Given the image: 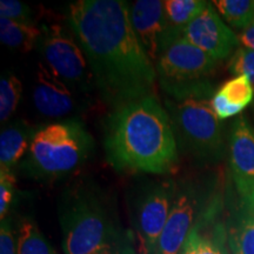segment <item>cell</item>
Instances as JSON below:
<instances>
[{
    "mask_svg": "<svg viewBox=\"0 0 254 254\" xmlns=\"http://www.w3.org/2000/svg\"><path fill=\"white\" fill-rule=\"evenodd\" d=\"M67 18L105 103L118 109L153 94L157 71L133 31L126 1L78 0Z\"/></svg>",
    "mask_w": 254,
    "mask_h": 254,
    "instance_id": "6da1fadb",
    "label": "cell"
},
{
    "mask_svg": "<svg viewBox=\"0 0 254 254\" xmlns=\"http://www.w3.org/2000/svg\"><path fill=\"white\" fill-rule=\"evenodd\" d=\"M104 147L116 170L133 172H170L179 155L170 116L153 94L114 109L105 124Z\"/></svg>",
    "mask_w": 254,
    "mask_h": 254,
    "instance_id": "7a4b0ae2",
    "label": "cell"
},
{
    "mask_svg": "<svg viewBox=\"0 0 254 254\" xmlns=\"http://www.w3.org/2000/svg\"><path fill=\"white\" fill-rule=\"evenodd\" d=\"M59 220L65 254H135L126 231L99 190L77 185L64 193Z\"/></svg>",
    "mask_w": 254,
    "mask_h": 254,
    "instance_id": "3957f363",
    "label": "cell"
},
{
    "mask_svg": "<svg viewBox=\"0 0 254 254\" xmlns=\"http://www.w3.org/2000/svg\"><path fill=\"white\" fill-rule=\"evenodd\" d=\"M93 148V138L84 124L77 119L62 120L37 129L20 167L36 179H58L77 171Z\"/></svg>",
    "mask_w": 254,
    "mask_h": 254,
    "instance_id": "277c9868",
    "label": "cell"
},
{
    "mask_svg": "<svg viewBox=\"0 0 254 254\" xmlns=\"http://www.w3.org/2000/svg\"><path fill=\"white\" fill-rule=\"evenodd\" d=\"M217 64L218 60L178 36L161 51L155 71L160 87L168 98L180 100L193 95H214L209 77Z\"/></svg>",
    "mask_w": 254,
    "mask_h": 254,
    "instance_id": "5b68a950",
    "label": "cell"
},
{
    "mask_svg": "<svg viewBox=\"0 0 254 254\" xmlns=\"http://www.w3.org/2000/svg\"><path fill=\"white\" fill-rule=\"evenodd\" d=\"M213 95L165 101L178 147L201 161H217L224 153L220 119L212 109Z\"/></svg>",
    "mask_w": 254,
    "mask_h": 254,
    "instance_id": "8992f818",
    "label": "cell"
},
{
    "mask_svg": "<svg viewBox=\"0 0 254 254\" xmlns=\"http://www.w3.org/2000/svg\"><path fill=\"white\" fill-rule=\"evenodd\" d=\"M215 196L212 183L189 178L177 184V194L154 254H180L196 222Z\"/></svg>",
    "mask_w": 254,
    "mask_h": 254,
    "instance_id": "52a82bcc",
    "label": "cell"
},
{
    "mask_svg": "<svg viewBox=\"0 0 254 254\" xmlns=\"http://www.w3.org/2000/svg\"><path fill=\"white\" fill-rule=\"evenodd\" d=\"M177 194L172 180L152 182L136 190L132 200V222L138 254H154Z\"/></svg>",
    "mask_w": 254,
    "mask_h": 254,
    "instance_id": "ba28073f",
    "label": "cell"
},
{
    "mask_svg": "<svg viewBox=\"0 0 254 254\" xmlns=\"http://www.w3.org/2000/svg\"><path fill=\"white\" fill-rule=\"evenodd\" d=\"M38 50L47 68L69 87L88 92L94 82L84 51L78 40L71 37L60 25H47L41 28Z\"/></svg>",
    "mask_w": 254,
    "mask_h": 254,
    "instance_id": "9c48e42d",
    "label": "cell"
},
{
    "mask_svg": "<svg viewBox=\"0 0 254 254\" xmlns=\"http://www.w3.org/2000/svg\"><path fill=\"white\" fill-rule=\"evenodd\" d=\"M182 36L215 60L226 59L239 49V37L222 21L213 2L187 25Z\"/></svg>",
    "mask_w": 254,
    "mask_h": 254,
    "instance_id": "30bf717a",
    "label": "cell"
},
{
    "mask_svg": "<svg viewBox=\"0 0 254 254\" xmlns=\"http://www.w3.org/2000/svg\"><path fill=\"white\" fill-rule=\"evenodd\" d=\"M128 8L133 31L155 66L164 47L180 34L173 32L168 25L164 1L138 0L128 5Z\"/></svg>",
    "mask_w": 254,
    "mask_h": 254,
    "instance_id": "8fae6325",
    "label": "cell"
},
{
    "mask_svg": "<svg viewBox=\"0 0 254 254\" xmlns=\"http://www.w3.org/2000/svg\"><path fill=\"white\" fill-rule=\"evenodd\" d=\"M32 98L36 110L46 118H65L79 109L72 88L57 78L44 64L38 65Z\"/></svg>",
    "mask_w": 254,
    "mask_h": 254,
    "instance_id": "7c38bea8",
    "label": "cell"
},
{
    "mask_svg": "<svg viewBox=\"0 0 254 254\" xmlns=\"http://www.w3.org/2000/svg\"><path fill=\"white\" fill-rule=\"evenodd\" d=\"M230 165L240 196L254 193V128L244 117H238L232 126Z\"/></svg>",
    "mask_w": 254,
    "mask_h": 254,
    "instance_id": "4fadbf2b",
    "label": "cell"
},
{
    "mask_svg": "<svg viewBox=\"0 0 254 254\" xmlns=\"http://www.w3.org/2000/svg\"><path fill=\"white\" fill-rule=\"evenodd\" d=\"M218 205L215 198L190 233L180 254H230L224 226L214 221Z\"/></svg>",
    "mask_w": 254,
    "mask_h": 254,
    "instance_id": "5bb4252c",
    "label": "cell"
},
{
    "mask_svg": "<svg viewBox=\"0 0 254 254\" xmlns=\"http://www.w3.org/2000/svg\"><path fill=\"white\" fill-rule=\"evenodd\" d=\"M37 127L26 122H15L0 133V168L13 171L19 161L25 158L30 148Z\"/></svg>",
    "mask_w": 254,
    "mask_h": 254,
    "instance_id": "9a60e30c",
    "label": "cell"
},
{
    "mask_svg": "<svg viewBox=\"0 0 254 254\" xmlns=\"http://www.w3.org/2000/svg\"><path fill=\"white\" fill-rule=\"evenodd\" d=\"M228 228V245L232 254H254V193L240 196Z\"/></svg>",
    "mask_w": 254,
    "mask_h": 254,
    "instance_id": "2e32d148",
    "label": "cell"
},
{
    "mask_svg": "<svg viewBox=\"0 0 254 254\" xmlns=\"http://www.w3.org/2000/svg\"><path fill=\"white\" fill-rule=\"evenodd\" d=\"M41 37L36 24H24L0 17V39L4 45L24 52L33 50Z\"/></svg>",
    "mask_w": 254,
    "mask_h": 254,
    "instance_id": "e0dca14e",
    "label": "cell"
},
{
    "mask_svg": "<svg viewBox=\"0 0 254 254\" xmlns=\"http://www.w3.org/2000/svg\"><path fill=\"white\" fill-rule=\"evenodd\" d=\"M208 5L204 0H166L164 8L168 25L173 32L182 36L193 19L198 17Z\"/></svg>",
    "mask_w": 254,
    "mask_h": 254,
    "instance_id": "ac0fdd59",
    "label": "cell"
},
{
    "mask_svg": "<svg viewBox=\"0 0 254 254\" xmlns=\"http://www.w3.org/2000/svg\"><path fill=\"white\" fill-rule=\"evenodd\" d=\"M18 254H58L33 220H23L17 237Z\"/></svg>",
    "mask_w": 254,
    "mask_h": 254,
    "instance_id": "d6986e66",
    "label": "cell"
},
{
    "mask_svg": "<svg viewBox=\"0 0 254 254\" xmlns=\"http://www.w3.org/2000/svg\"><path fill=\"white\" fill-rule=\"evenodd\" d=\"M213 5L231 26L245 30L254 21V0H215Z\"/></svg>",
    "mask_w": 254,
    "mask_h": 254,
    "instance_id": "ffe728a7",
    "label": "cell"
},
{
    "mask_svg": "<svg viewBox=\"0 0 254 254\" xmlns=\"http://www.w3.org/2000/svg\"><path fill=\"white\" fill-rule=\"evenodd\" d=\"M23 85L19 78L12 73H6L0 80V122H7L15 112L20 101Z\"/></svg>",
    "mask_w": 254,
    "mask_h": 254,
    "instance_id": "44dd1931",
    "label": "cell"
},
{
    "mask_svg": "<svg viewBox=\"0 0 254 254\" xmlns=\"http://www.w3.org/2000/svg\"><path fill=\"white\" fill-rule=\"evenodd\" d=\"M228 103L245 110L252 103L254 87L247 75L241 74L230 79L218 90Z\"/></svg>",
    "mask_w": 254,
    "mask_h": 254,
    "instance_id": "7402d4cb",
    "label": "cell"
},
{
    "mask_svg": "<svg viewBox=\"0 0 254 254\" xmlns=\"http://www.w3.org/2000/svg\"><path fill=\"white\" fill-rule=\"evenodd\" d=\"M228 69L236 75H247L254 87V51L245 46L239 47L231 57Z\"/></svg>",
    "mask_w": 254,
    "mask_h": 254,
    "instance_id": "603a6c76",
    "label": "cell"
},
{
    "mask_svg": "<svg viewBox=\"0 0 254 254\" xmlns=\"http://www.w3.org/2000/svg\"><path fill=\"white\" fill-rule=\"evenodd\" d=\"M15 176L13 171L0 168V218L6 219L9 206L13 202Z\"/></svg>",
    "mask_w": 254,
    "mask_h": 254,
    "instance_id": "cb8c5ba5",
    "label": "cell"
},
{
    "mask_svg": "<svg viewBox=\"0 0 254 254\" xmlns=\"http://www.w3.org/2000/svg\"><path fill=\"white\" fill-rule=\"evenodd\" d=\"M0 17L24 24H34L30 6L17 0H1L0 1Z\"/></svg>",
    "mask_w": 254,
    "mask_h": 254,
    "instance_id": "d4e9b609",
    "label": "cell"
},
{
    "mask_svg": "<svg viewBox=\"0 0 254 254\" xmlns=\"http://www.w3.org/2000/svg\"><path fill=\"white\" fill-rule=\"evenodd\" d=\"M211 104L214 113L217 114L218 118L221 120L236 117L244 111V109H241V107L234 106V105L228 103V101L224 98V95H221L218 91L215 92L213 98H212Z\"/></svg>",
    "mask_w": 254,
    "mask_h": 254,
    "instance_id": "484cf974",
    "label": "cell"
},
{
    "mask_svg": "<svg viewBox=\"0 0 254 254\" xmlns=\"http://www.w3.org/2000/svg\"><path fill=\"white\" fill-rule=\"evenodd\" d=\"M0 254H18L17 239L7 219L1 220L0 227Z\"/></svg>",
    "mask_w": 254,
    "mask_h": 254,
    "instance_id": "4316f807",
    "label": "cell"
},
{
    "mask_svg": "<svg viewBox=\"0 0 254 254\" xmlns=\"http://www.w3.org/2000/svg\"><path fill=\"white\" fill-rule=\"evenodd\" d=\"M239 40L243 44V46L254 51V21L249 27H246L245 30L241 32Z\"/></svg>",
    "mask_w": 254,
    "mask_h": 254,
    "instance_id": "83f0119b",
    "label": "cell"
}]
</instances>
